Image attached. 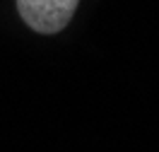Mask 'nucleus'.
Returning a JSON list of instances; mask_svg holds the SVG:
<instances>
[{
  "label": "nucleus",
  "instance_id": "f257e3e1",
  "mask_svg": "<svg viewBox=\"0 0 159 152\" xmlns=\"http://www.w3.org/2000/svg\"><path fill=\"white\" fill-rule=\"evenodd\" d=\"M80 0H17V10L24 24L39 34H56L65 29L77 10Z\"/></svg>",
  "mask_w": 159,
  "mask_h": 152
}]
</instances>
